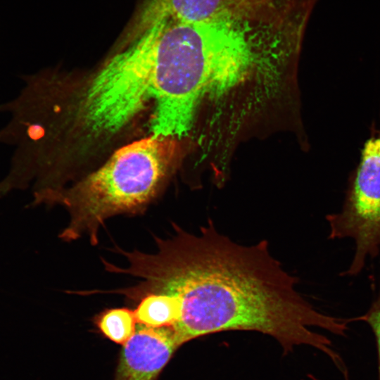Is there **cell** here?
<instances>
[{"instance_id":"7","label":"cell","mask_w":380,"mask_h":380,"mask_svg":"<svg viewBox=\"0 0 380 380\" xmlns=\"http://www.w3.org/2000/svg\"><path fill=\"white\" fill-rule=\"evenodd\" d=\"M260 0H148L136 15L130 30L139 34L162 21L196 22L249 6Z\"/></svg>"},{"instance_id":"8","label":"cell","mask_w":380,"mask_h":380,"mask_svg":"<svg viewBox=\"0 0 380 380\" xmlns=\"http://www.w3.org/2000/svg\"><path fill=\"white\" fill-rule=\"evenodd\" d=\"M134 312L139 324L150 327H172L180 316V302L173 295L150 293L139 300Z\"/></svg>"},{"instance_id":"1","label":"cell","mask_w":380,"mask_h":380,"mask_svg":"<svg viewBox=\"0 0 380 380\" xmlns=\"http://www.w3.org/2000/svg\"><path fill=\"white\" fill-rule=\"evenodd\" d=\"M173 225L171 236H154L153 253L121 249L127 265L115 272L138 279L122 289L129 299L150 293L179 298L172 327L180 346L209 334L248 330L272 336L285 350L308 345L329 352L331 341L310 328L336 334L339 318L319 312L297 292L296 278L272 256L266 241L236 243L211 220L196 234Z\"/></svg>"},{"instance_id":"2","label":"cell","mask_w":380,"mask_h":380,"mask_svg":"<svg viewBox=\"0 0 380 380\" xmlns=\"http://www.w3.org/2000/svg\"><path fill=\"white\" fill-rule=\"evenodd\" d=\"M153 26L156 108L150 129L154 136L182 138L205 97L223 95L257 65L291 53L297 17L290 0H260L213 18Z\"/></svg>"},{"instance_id":"9","label":"cell","mask_w":380,"mask_h":380,"mask_svg":"<svg viewBox=\"0 0 380 380\" xmlns=\"http://www.w3.org/2000/svg\"><path fill=\"white\" fill-rule=\"evenodd\" d=\"M95 322L105 336L122 345L134 334L137 323L134 312L125 308L106 310Z\"/></svg>"},{"instance_id":"6","label":"cell","mask_w":380,"mask_h":380,"mask_svg":"<svg viewBox=\"0 0 380 380\" xmlns=\"http://www.w3.org/2000/svg\"><path fill=\"white\" fill-rule=\"evenodd\" d=\"M179 346L172 327L139 324L123 344L115 380H156Z\"/></svg>"},{"instance_id":"10","label":"cell","mask_w":380,"mask_h":380,"mask_svg":"<svg viewBox=\"0 0 380 380\" xmlns=\"http://www.w3.org/2000/svg\"><path fill=\"white\" fill-rule=\"evenodd\" d=\"M348 324L355 321L366 322L371 328L376 341L378 355V376L380 380V293L362 315L346 319Z\"/></svg>"},{"instance_id":"4","label":"cell","mask_w":380,"mask_h":380,"mask_svg":"<svg viewBox=\"0 0 380 380\" xmlns=\"http://www.w3.org/2000/svg\"><path fill=\"white\" fill-rule=\"evenodd\" d=\"M156 38L154 27L132 38L89 84L80 112L82 124L92 136L116 134L151 98Z\"/></svg>"},{"instance_id":"3","label":"cell","mask_w":380,"mask_h":380,"mask_svg":"<svg viewBox=\"0 0 380 380\" xmlns=\"http://www.w3.org/2000/svg\"><path fill=\"white\" fill-rule=\"evenodd\" d=\"M172 149V138L151 135L134 141L71 188L49 194L43 203L63 206L69 217L60 239L87 238L95 246L107 220L143 212L160 191Z\"/></svg>"},{"instance_id":"5","label":"cell","mask_w":380,"mask_h":380,"mask_svg":"<svg viewBox=\"0 0 380 380\" xmlns=\"http://www.w3.org/2000/svg\"><path fill=\"white\" fill-rule=\"evenodd\" d=\"M326 219L331 239L354 240L353 258L341 274L357 275L367 259L380 253V129H374L363 144L341 210Z\"/></svg>"}]
</instances>
